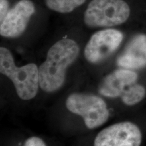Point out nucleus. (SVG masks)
Returning a JSON list of instances; mask_svg holds the SVG:
<instances>
[{
  "label": "nucleus",
  "mask_w": 146,
  "mask_h": 146,
  "mask_svg": "<svg viewBox=\"0 0 146 146\" xmlns=\"http://www.w3.org/2000/svg\"><path fill=\"white\" fill-rule=\"evenodd\" d=\"M130 8L123 0H92L84 14L89 27H110L123 24L129 18Z\"/></svg>",
  "instance_id": "7ed1b4c3"
},
{
  "label": "nucleus",
  "mask_w": 146,
  "mask_h": 146,
  "mask_svg": "<svg viewBox=\"0 0 146 146\" xmlns=\"http://www.w3.org/2000/svg\"><path fill=\"white\" fill-rule=\"evenodd\" d=\"M51 10L60 13H69L81 5L85 0H45Z\"/></svg>",
  "instance_id": "9b49d317"
},
{
  "label": "nucleus",
  "mask_w": 146,
  "mask_h": 146,
  "mask_svg": "<svg viewBox=\"0 0 146 146\" xmlns=\"http://www.w3.org/2000/svg\"><path fill=\"white\" fill-rule=\"evenodd\" d=\"M123 39V33L116 29H104L96 32L85 46V57L91 63L101 62L117 50Z\"/></svg>",
  "instance_id": "423d86ee"
},
{
  "label": "nucleus",
  "mask_w": 146,
  "mask_h": 146,
  "mask_svg": "<svg viewBox=\"0 0 146 146\" xmlns=\"http://www.w3.org/2000/svg\"><path fill=\"white\" fill-rule=\"evenodd\" d=\"M145 94V87L135 83L126 89L121 96L122 101L127 106L135 105L144 99Z\"/></svg>",
  "instance_id": "9d476101"
},
{
  "label": "nucleus",
  "mask_w": 146,
  "mask_h": 146,
  "mask_svg": "<svg viewBox=\"0 0 146 146\" xmlns=\"http://www.w3.org/2000/svg\"><path fill=\"white\" fill-rule=\"evenodd\" d=\"M138 74L133 70L120 68L106 76L100 84L99 92L108 98L121 97L129 86L135 83Z\"/></svg>",
  "instance_id": "6e6552de"
},
{
  "label": "nucleus",
  "mask_w": 146,
  "mask_h": 146,
  "mask_svg": "<svg viewBox=\"0 0 146 146\" xmlns=\"http://www.w3.org/2000/svg\"><path fill=\"white\" fill-rule=\"evenodd\" d=\"M79 47L70 39H62L52 45L45 61L39 68V85L45 92H54L63 85L67 68L75 61Z\"/></svg>",
  "instance_id": "f257e3e1"
},
{
  "label": "nucleus",
  "mask_w": 146,
  "mask_h": 146,
  "mask_svg": "<svg viewBox=\"0 0 146 146\" xmlns=\"http://www.w3.org/2000/svg\"><path fill=\"white\" fill-rule=\"evenodd\" d=\"M66 106L70 112L81 116L90 129L104 125L109 117L106 102L94 95L72 94L67 98Z\"/></svg>",
  "instance_id": "20e7f679"
},
{
  "label": "nucleus",
  "mask_w": 146,
  "mask_h": 146,
  "mask_svg": "<svg viewBox=\"0 0 146 146\" xmlns=\"http://www.w3.org/2000/svg\"><path fill=\"white\" fill-rule=\"evenodd\" d=\"M0 72L13 83L18 97L22 100L33 99L39 85V68L35 64L16 66L11 52L5 47L0 48Z\"/></svg>",
  "instance_id": "f03ea898"
},
{
  "label": "nucleus",
  "mask_w": 146,
  "mask_h": 146,
  "mask_svg": "<svg viewBox=\"0 0 146 146\" xmlns=\"http://www.w3.org/2000/svg\"><path fill=\"white\" fill-rule=\"evenodd\" d=\"M24 146H46V145L41 139L36 137H32L25 141Z\"/></svg>",
  "instance_id": "f8f14e48"
},
{
  "label": "nucleus",
  "mask_w": 146,
  "mask_h": 146,
  "mask_svg": "<svg viewBox=\"0 0 146 146\" xmlns=\"http://www.w3.org/2000/svg\"><path fill=\"white\" fill-rule=\"evenodd\" d=\"M120 68L138 70L146 67V35H138L129 42L117 59Z\"/></svg>",
  "instance_id": "1a4fd4ad"
},
{
  "label": "nucleus",
  "mask_w": 146,
  "mask_h": 146,
  "mask_svg": "<svg viewBox=\"0 0 146 146\" xmlns=\"http://www.w3.org/2000/svg\"><path fill=\"white\" fill-rule=\"evenodd\" d=\"M35 12V6L30 0H21L8 11L0 22V34L7 38H16L26 29L31 17Z\"/></svg>",
  "instance_id": "0eeeda50"
},
{
  "label": "nucleus",
  "mask_w": 146,
  "mask_h": 146,
  "mask_svg": "<svg viewBox=\"0 0 146 146\" xmlns=\"http://www.w3.org/2000/svg\"><path fill=\"white\" fill-rule=\"evenodd\" d=\"M8 2L7 0H0V21H2L8 12Z\"/></svg>",
  "instance_id": "ddd939ff"
},
{
  "label": "nucleus",
  "mask_w": 146,
  "mask_h": 146,
  "mask_svg": "<svg viewBox=\"0 0 146 146\" xmlns=\"http://www.w3.org/2000/svg\"><path fill=\"white\" fill-rule=\"evenodd\" d=\"M141 132L131 122H121L103 129L98 133L94 146H140Z\"/></svg>",
  "instance_id": "39448f33"
}]
</instances>
